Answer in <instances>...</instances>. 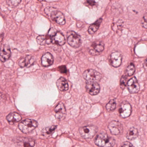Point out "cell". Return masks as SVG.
Masks as SVG:
<instances>
[{
    "mask_svg": "<svg viewBox=\"0 0 147 147\" xmlns=\"http://www.w3.org/2000/svg\"><path fill=\"white\" fill-rule=\"evenodd\" d=\"M11 51L10 47L7 45H3L1 47L0 59L2 62H5L10 58Z\"/></svg>",
    "mask_w": 147,
    "mask_h": 147,
    "instance_id": "cell-15",
    "label": "cell"
},
{
    "mask_svg": "<svg viewBox=\"0 0 147 147\" xmlns=\"http://www.w3.org/2000/svg\"><path fill=\"white\" fill-rule=\"evenodd\" d=\"M57 87L60 91H66L69 89V85L67 80L64 78H60L56 82Z\"/></svg>",
    "mask_w": 147,
    "mask_h": 147,
    "instance_id": "cell-20",
    "label": "cell"
},
{
    "mask_svg": "<svg viewBox=\"0 0 147 147\" xmlns=\"http://www.w3.org/2000/svg\"><path fill=\"white\" fill-rule=\"evenodd\" d=\"M141 23L143 28H147V13H146L143 15Z\"/></svg>",
    "mask_w": 147,
    "mask_h": 147,
    "instance_id": "cell-30",
    "label": "cell"
},
{
    "mask_svg": "<svg viewBox=\"0 0 147 147\" xmlns=\"http://www.w3.org/2000/svg\"><path fill=\"white\" fill-rule=\"evenodd\" d=\"M67 40L68 44L73 48H78L82 44L80 36L72 31H69L67 32Z\"/></svg>",
    "mask_w": 147,
    "mask_h": 147,
    "instance_id": "cell-6",
    "label": "cell"
},
{
    "mask_svg": "<svg viewBox=\"0 0 147 147\" xmlns=\"http://www.w3.org/2000/svg\"><path fill=\"white\" fill-rule=\"evenodd\" d=\"M7 121L10 125H13L21 120L22 117L20 115L16 112H13L9 114L6 117Z\"/></svg>",
    "mask_w": 147,
    "mask_h": 147,
    "instance_id": "cell-18",
    "label": "cell"
},
{
    "mask_svg": "<svg viewBox=\"0 0 147 147\" xmlns=\"http://www.w3.org/2000/svg\"><path fill=\"white\" fill-rule=\"evenodd\" d=\"M138 135L139 133L137 129L133 127L129 129L126 134V137L129 140H133L137 138Z\"/></svg>",
    "mask_w": 147,
    "mask_h": 147,
    "instance_id": "cell-21",
    "label": "cell"
},
{
    "mask_svg": "<svg viewBox=\"0 0 147 147\" xmlns=\"http://www.w3.org/2000/svg\"><path fill=\"white\" fill-rule=\"evenodd\" d=\"M36 40L38 44L40 45H50L52 43L51 38L48 34L39 35L37 37Z\"/></svg>",
    "mask_w": 147,
    "mask_h": 147,
    "instance_id": "cell-19",
    "label": "cell"
},
{
    "mask_svg": "<svg viewBox=\"0 0 147 147\" xmlns=\"http://www.w3.org/2000/svg\"><path fill=\"white\" fill-rule=\"evenodd\" d=\"M84 4L85 6L89 7H93L96 5V3L93 0H85Z\"/></svg>",
    "mask_w": 147,
    "mask_h": 147,
    "instance_id": "cell-29",
    "label": "cell"
},
{
    "mask_svg": "<svg viewBox=\"0 0 147 147\" xmlns=\"http://www.w3.org/2000/svg\"><path fill=\"white\" fill-rule=\"evenodd\" d=\"M127 78L125 75H123L121 78V80H120V86L121 89H124L126 86V84H127Z\"/></svg>",
    "mask_w": 147,
    "mask_h": 147,
    "instance_id": "cell-28",
    "label": "cell"
},
{
    "mask_svg": "<svg viewBox=\"0 0 147 147\" xmlns=\"http://www.w3.org/2000/svg\"><path fill=\"white\" fill-rule=\"evenodd\" d=\"M48 34L51 36L52 43L62 46L66 43V39L64 35L60 32H58L55 28H51L48 32Z\"/></svg>",
    "mask_w": 147,
    "mask_h": 147,
    "instance_id": "cell-4",
    "label": "cell"
},
{
    "mask_svg": "<svg viewBox=\"0 0 147 147\" xmlns=\"http://www.w3.org/2000/svg\"><path fill=\"white\" fill-rule=\"evenodd\" d=\"M108 128L111 134L114 135H121L123 132V127L121 123L117 121H112L109 123Z\"/></svg>",
    "mask_w": 147,
    "mask_h": 147,
    "instance_id": "cell-9",
    "label": "cell"
},
{
    "mask_svg": "<svg viewBox=\"0 0 147 147\" xmlns=\"http://www.w3.org/2000/svg\"><path fill=\"white\" fill-rule=\"evenodd\" d=\"M98 128L94 125H88L81 127L79 129L80 136L85 139L92 138L97 133Z\"/></svg>",
    "mask_w": 147,
    "mask_h": 147,
    "instance_id": "cell-5",
    "label": "cell"
},
{
    "mask_svg": "<svg viewBox=\"0 0 147 147\" xmlns=\"http://www.w3.org/2000/svg\"><path fill=\"white\" fill-rule=\"evenodd\" d=\"M102 22V19L100 18L95 23L91 25L88 29L89 33L91 35L94 34L98 30Z\"/></svg>",
    "mask_w": 147,
    "mask_h": 147,
    "instance_id": "cell-22",
    "label": "cell"
},
{
    "mask_svg": "<svg viewBox=\"0 0 147 147\" xmlns=\"http://www.w3.org/2000/svg\"><path fill=\"white\" fill-rule=\"evenodd\" d=\"M116 101L115 99H112L106 105V108L108 111H112L114 110L116 107Z\"/></svg>",
    "mask_w": 147,
    "mask_h": 147,
    "instance_id": "cell-25",
    "label": "cell"
},
{
    "mask_svg": "<svg viewBox=\"0 0 147 147\" xmlns=\"http://www.w3.org/2000/svg\"><path fill=\"white\" fill-rule=\"evenodd\" d=\"M45 12L53 20L59 25L63 26L66 23L64 14L55 8L47 7L45 9Z\"/></svg>",
    "mask_w": 147,
    "mask_h": 147,
    "instance_id": "cell-2",
    "label": "cell"
},
{
    "mask_svg": "<svg viewBox=\"0 0 147 147\" xmlns=\"http://www.w3.org/2000/svg\"><path fill=\"white\" fill-rule=\"evenodd\" d=\"M85 88L87 92L92 96L97 95L100 92V86L97 82H87Z\"/></svg>",
    "mask_w": 147,
    "mask_h": 147,
    "instance_id": "cell-14",
    "label": "cell"
},
{
    "mask_svg": "<svg viewBox=\"0 0 147 147\" xmlns=\"http://www.w3.org/2000/svg\"><path fill=\"white\" fill-rule=\"evenodd\" d=\"M55 117L58 120H63L66 117V110L63 103H59L54 109Z\"/></svg>",
    "mask_w": 147,
    "mask_h": 147,
    "instance_id": "cell-13",
    "label": "cell"
},
{
    "mask_svg": "<svg viewBox=\"0 0 147 147\" xmlns=\"http://www.w3.org/2000/svg\"><path fill=\"white\" fill-rule=\"evenodd\" d=\"M83 77L87 82H98L102 79V76L98 71L90 69L84 72Z\"/></svg>",
    "mask_w": 147,
    "mask_h": 147,
    "instance_id": "cell-7",
    "label": "cell"
},
{
    "mask_svg": "<svg viewBox=\"0 0 147 147\" xmlns=\"http://www.w3.org/2000/svg\"><path fill=\"white\" fill-rule=\"evenodd\" d=\"M7 4L9 7H16L20 3L21 0H6Z\"/></svg>",
    "mask_w": 147,
    "mask_h": 147,
    "instance_id": "cell-27",
    "label": "cell"
},
{
    "mask_svg": "<svg viewBox=\"0 0 147 147\" xmlns=\"http://www.w3.org/2000/svg\"><path fill=\"white\" fill-rule=\"evenodd\" d=\"M104 47L103 42L96 41L93 42L90 47L89 53L93 56L98 55L104 50Z\"/></svg>",
    "mask_w": 147,
    "mask_h": 147,
    "instance_id": "cell-10",
    "label": "cell"
},
{
    "mask_svg": "<svg viewBox=\"0 0 147 147\" xmlns=\"http://www.w3.org/2000/svg\"><path fill=\"white\" fill-rule=\"evenodd\" d=\"M127 87L129 92L132 94L137 93L140 90V85L135 77L132 78L128 81Z\"/></svg>",
    "mask_w": 147,
    "mask_h": 147,
    "instance_id": "cell-12",
    "label": "cell"
},
{
    "mask_svg": "<svg viewBox=\"0 0 147 147\" xmlns=\"http://www.w3.org/2000/svg\"><path fill=\"white\" fill-rule=\"evenodd\" d=\"M122 147H134V146L129 142H125L122 144Z\"/></svg>",
    "mask_w": 147,
    "mask_h": 147,
    "instance_id": "cell-31",
    "label": "cell"
},
{
    "mask_svg": "<svg viewBox=\"0 0 147 147\" xmlns=\"http://www.w3.org/2000/svg\"><path fill=\"white\" fill-rule=\"evenodd\" d=\"M22 142L24 147H33L35 145V142L31 138H23Z\"/></svg>",
    "mask_w": 147,
    "mask_h": 147,
    "instance_id": "cell-24",
    "label": "cell"
},
{
    "mask_svg": "<svg viewBox=\"0 0 147 147\" xmlns=\"http://www.w3.org/2000/svg\"></svg>",
    "mask_w": 147,
    "mask_h": 147,
    "instance_id": "cell-35",
    "label": "cell"
},
{
    "mask_svg": "<svg viewBox=\"0 0 147 147\" xmlns=\"http://www.w3.org/2000/svg\"><path fill=\"white\" fill-rule=\"evenodd\" d=\"M38 1H44L45 0H38Z\"/></svg>",
    "mask_w": 147,
    "mask_h": 147,
    "instance_id": "cell-34",
    "label": "cell"
},
{
    "mask_svg": "<svg viewBox=\"0 0 147 147\" xmlns=\"http://www.w3.org/2000/svg\"><path fill=\"white\" fill-rule=\"evenodd\" d=\"M132 112V107L130 104L127 101H123L120 105L119 113L122 118L129 117Z\"/></svg>",
    "mask_w": 147,
    "mask_h": 147,
    "instance_id": "cell-8",
    "label": "cell"
},
{
    "mask_svg": "<svg viewBox=\"0 0 147 147\" xmlns=\"http://www.w3.org/2000/svg\"><path fill=\"white\" fill-rule=\"evenodd\" d=\"M35 59L32 56H28L26 57L21 59L19 62V65L21 68L29 67L33 65Z\"/></svg>",
    "mask_w": 147,
    "mask_h": 147,
    "instance_id": "cell-16",
    "label": "cell"
},
{
    "mask_svg": "<svg viewBox=\"0 0 147 147\" xmlns=\"http://www.w3.org/2000/svg\"><path fill=\"white\" fill-rule=\"evenodd\" d=\"M135 68L133 64L131 63L127 67L126 74L127 76H131L135 72Z\"/></svg>",
    "mask_w": 147,
    "mask_h": 147,
    "instance_id": "cell-26",
    "label": "cell"
},
{
    "mask_svg": "<svg viewBox=\"0 0 147 147\" xmlns=\"http://www.w3.org/2000/svg\"><path fill=\"white\" fill-rule=\"evenodd\" d=\"M96 145L100 147H112L115 144V140L105 133L98 134L95 140Z\"/></svg>",
    "mask_w": 147,
    "mask_h": 147,
    "instance_id": "cell-1",
    "label": "cell"
},
{
    "mask_svg": "<svg viewBox=\"0 0 147 147\" xmlns=\"http://www.w3.org/2000/svg\"><path fill=\"white\" fill-rule=\"evenodd\" d=\"M59 71L61 73H66L67 70H66V67L65 66H62L59 67Z\"/></svg>",
    "mask_w": 147,
    "mask_h": 147,
    "instance_id": "cell-32",
    "label": "cell"
},
{
    "mask_svg": "<svg viewBox=\"0 0 147 147\" xmlns=\"http://www.w3.org/2000/svg\"><path fill=\"white\" fill-rule=\"evenodd\" d=\"M41 65L44 67L51 66L54 63V58L52 55L49 53H45L41 57Z\"/></svg>",
    "mask_w": 147,
    "mask_h": 147,
    "instance_id": "cell-17",
    "label": "cell"
},
{
    "mask_svg": "<svg viewBox=\"0 0 147 147\" xmlns=\"http://www.w3.org/2000/svg\"><path fill=\"white\" fill-rule=\"evenodd\" d=\"M110 64L114 67H119L122 63V57L121 53L118 52L113 53L109 57Z\"/></svg>",
    "mask_w": 147,
    "mask_h": 147,
    "instance_id": "cell-11",
    "label": "cell"
},
{
    "mask_svg": "<svg viewBox=\"0 0 147 147\" xmlns=\"http://www.w3.org/2000/svg\"><path fill=\"white\" fill-rule=\"evenodd\" d=\"M145 64H146V65L147 66V58L146 59V61H145Z\"/></svg>",
    "mask_w": 147,
    "mask_h": 147,
    "instance_id": "cell-33",
    "label": "cell"
},
{
    "mask_svg": "<svg viewBox=\"0 0 147 147\" xmlns=\"http://www.w3.org/2000/svg\"><path fill=\"white\" fill-rule=\"evenodd\" d=\"M38 123L35 120L27 119L19 123V128L21 132L25 134H29L38 127Z\"/></svg>",
    "mask_w": 147,
    "mask_h": 147,
    "instance_id": "cell-3",
    "label": "cell"
},
{
    "mask_svg": "<svg viewBox=\"0 0 147 147\" xmlns=\"http://www.w3.org/2000/svg\"><path fill=\"white\" fill-rule=\"evenodd\" d=\"M57 128V126H52L44 128L41 131L42 135L45 136H49L52 134Z\"/></svg>",
    "mask_w": 147,
    "mask_h": 147,
    "instance_id": "cell-23",
    "label": "cell"
}]
</instances>
